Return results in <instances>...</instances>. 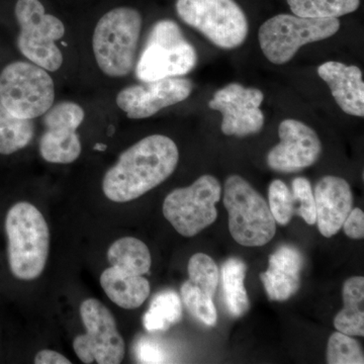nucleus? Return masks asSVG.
Here are the masks:
<instances>
[{"label": "nucleus", "mask_w": 364, "mask_h": 364, "mask_svg": "<svg viewBox=\"0 0 364 364\" xmlns=\"http://www.w3.org/2000/svg\"><path fill=\"white\" fill-rule=\"evenodd\" d=\"M345 234L351 239H363L364 237V213L360 208H352L351 212L345 219L343 226Z\"/></svg>", "instance_id": "32"}, {"label": "nucleus", "mask_w": 364, "mask_h": 364, "mask_svg": "<svg viewBox=\"0 0 364 364\" xmlns=\"http://www.w3.org/2000/svg\"><path fill=\"white\" fill-rule=\"evenodd\" d=\"M318 74L329 86L340 109L350 116H364L363 72L358 66H347L336 61L318 67Z\"/></svg>", "instance_id": "18"}, {"label": "nucleus", "mask_w": 364, "mask_h": 364, "mask_svg": "<svg viewBox=\"0 0 364 364\" xmlns=\"http://www.w3.org/2000/svg\"><path fill=\"white\" fill-rule=\"evenodd\" d=\"M128 86L119 91L117 105L130 119H147L191 95L193 82L188 78L169 77Z\"/></svg>", "instance_id": "14"}, {"label": "nucleus", "mask_w": 364, "mask_h": 364, "mask_svg": "<svg viewBox=\"0 0 364 364\" xmlns=\"http://www.w3.org/2000/svg\"><path fill=\"white\" fill-rule=\"evenodd\" d=\"M181 298L189 313L208 327L217 325V310L213 296L191 284L189 280L181 287Z\"/></svg>", "instance_id": "26"}, {"label": "nucleus", "mask_w": 364, "mask_h": 364, "mask_svg": "<svg viewBox=\"0 0 364 364\" xmlns=\"http://www.w3.org/2000/svg\"><path fill=\"white\" fill-rule=\"evenodd\" d=\"M304 258L298 248L282 245L269 256V267L260 274L268 299L284 301L291 299L301 286Z\"/></svg>", "instance_id": "17"}, {"label": "nucleus", "mask_w": 364, "mask_h": 364, "mask_svg": "<svg viewBox=\"0 0 364 364\" xmlns=\"http://www.w3.org/2000/svg\"><path fill=\"white\" fill-rule=\"evenodd\" d=\"M35 132L32 119L14 116L0 102V154L11 155L30 144Z\"/></svg>", "instance_id": "23"}, {"label": "nucleus", "mask_w": 364, "mask_h": 364, "mask_svg": "<svg viewBox=\"0 0 364 364\" xmlns=\"http://www.w3.org/2000/svg\"><path fill=\"white\" fill-rule=\"evenodd\" d=\"M6 231L11 273L21 280L37 279L49 257L50 231L44 215L32 203H16L7 213Z\"/></svg>", "instance_id": "2"}, {"label": "nucleus", "mask_w": 364, "mask_h": 364, "mask_svg": "<svg viewBox=\"0 0 364 364\" xmlns=\"http://www.w3.org/2000/svg\"><path fill=\"white\" fill-rule=\"evenodd\" d=\"M189 282L210 296H214L219 284V268L214 259L205 253H196L188 261Z\"/></svg>", "instance_id": "27"}, {"label": "nucleus", "mask_w": 364, "mask_h": 364, "mask_svg": "<svg viewBox=\"0 0 364 364\" xmlns=\"http://www.w3.org/2000/svg\"><path fill=\"white\" fill-rule=\"evenodd\" d=\"M327 363L330 364H363V352L360 345L349 335L333 333L328 342Z\"/></svg>", "instance_id": "28"}, {"label": "nucleus", "mask_w": 364, "mask_h": 364, "mask_svg": "<svg viewBox=\"0 0 364 364\" xmlns=\"http://www.w3.org/2000/svg\"><path fill=\"white\" fill-rule=\"evenodd\" d=\"M136 355L143 363H163L166 361L161 347L148 339L141 340L136 345Z\"/></svg>", "instance_id": "31"}, {"label": "nucleus", "mask_w": 364, "mask_h": 364, "mask_svg": "<svg viewBox=\"0 0 364 364\" xmlns=\"http://www.w3.org/2000/svg\"><path fill=\"white\" fill-rule=\"evenodd\" d=\"M198 63L195 47L176 21L161 20L151 28L136 62V75L143 82L186 75Z\"/></svg>", "instance_id": "4"}, {"label": "nucleus", "mask_w": 364, "mask_h": 364, "mask_svg": "<svg viewBox=\"0 0 364 364\" xmlns=\"http://www.w3.org/2000/svg\"><path fill=\"white\" fill-rule=\"evenodd\" d=\"M280 142L267 155L272 170L293 173L315 164L322 153L320 139L310 127L296 119H287L279 127Z\"/></svg>", "instance_id": "15"}, {"label": "nucleus", "mask_w": 364, "mask_h": 364, "mask_svg": "<svg viewBox=\"0 0 364 364\" xmlns=\"http://www.w3.org/2000/svg\"><path fill=\"white\" fill-rule=\"evenodd\" d=\"M224 203L229 215V230L237 243L246 247L267 245L277 233V222L269 205L247 181L228 177Z\"/></svg>", "instance_id": "5"}, {"label": "nucleus", "mask_w": 364, "mask_h": 364, "mask_svg": "<svg viewBox=\"0 0 364 364\" xmlns=\"http://www.w3.org/2000/svg\"><path fill=\"white\" fill-rule=\"evenodd\" d=\"M314 196L318 231L326 238H330L341 230L353 207L350 186L340 177L325 176L316 186Z\"/></svg>", "instance_id": "16"}, {"label": "nucleus", "mask_w": 364, "mask_h": 364, "mask_svg": "<svg viewBox=\"0 0 364 364\" xmlns=\"http://www.w3.org/2000/svg\"><path fill=\"white\" fill-rule=\"evenodd\" d=\"M269 208L277 224L284 225L291 222L296 214L293 193L289 191L286 183L279 179H275L269 186L268 191Z\"/></svg>", "instance_id": "29"}, {"label": "nucleus", "mask_w": 364, "mask_h": 364, "mask_svg": "<svg viewBox=\"0 0 364 364\" xmlns=\"http://www.w3.org/2000/svg\"><path fill=\"white\" fill-rule=\"evenodd\" d=\"M245 263L239 258H230L222 267V286L228 310L234 317L245 315L249 310V299L244 280Z\"/></svg>", "instance_id": "22"}, {"label": "nucleus", "mask_w": 364, "mask_h": 364, "mask_svg": "<svg viewBox=\"0 0 364 364\" xmlns=\"http://www.w3.org/2000/svg\"><path fill=\"white\" fill-rule=\"evenodd\" d=\"M85 117L82 107L73 102H58L48 109L39 144L43 159L54 164H70L78 159L82 148L76 131Z\"/></svg>", "instance_id": "12"}, {"label": "nucleus", "mask_w": 364, "mask_h": 364, "mask_svg": "<svg viewBox=\"0 0 364 364\" xmlns=\"http://www.w3.org/2000/svg\"><path fill=\"white\" fill-rule=\"evenodd\" d=\"M142 16L132 7H117L95 26L92 48L100 70L109 77H124L135 67Z\"/></svg>", "instance_id": "3"}, {"label": "nucleus", "mask_w": 364, "mask_h": 364, "mask_svg": "<svg viewBox=\"0 0 364 364\" xmlns=\"http://www.w3.org/2000/svg\"><path fill=\"white\" fill-rule=\"evenodd\" d=\"M36 364H70L71 361L59 352L54 350H41L35 358Z\"/></svg>", "instance_id": "33"}, {"label": "nucleus", "mask_w": 364, "mask_h": 364, "mask_svg": "<svg viewBox=\"0 0 364 364\" xmlns=\"http://www.w3.org/2000/svg\"><path fill=\"white\" fill-rule=\"evenodd\" d=\"M100 286L112 303L124 310H134L145 303L150 284L143 275H133L117 267L107 268L100 275Z\"/></svg>", "instance_id": "19"}, {"label": "nucleus", "mask_w": 364, "mask_h": 364, "mask_svg": "<svg viewBox=\"0 0 364 364\" xmlns=\"http://www.w3.org/2000/svg\"><path fill=\"white\" fill-rule=\"evenodd\" d=\"M176 11L186 25L223 49L238 48L247 38V18L234 0H177Z\"/></svg>", "instance_id": "7"}, {"label": "nucleus", "mask_w": 364, "mask_h": 364, "mask_svg": "<svg viewBox=\"0 0 364 364\" xmlns=\"http://www.w3.org/2000/svg\"><path fill=\"white\" fill-rule=\"evenodd\" d=\"M179 152L168 136H146L122 153L102 181L105 196L112 202L136 200L161 184L176 170Z\"/></svg>", "instance_id": "1"}, {"label": "nucleus", "mask_w": 364, "mask_h": 364, "mask_svg": "<svg viewBox=\"0 0 364 364\" xmlns=\"http://www.w3.org/2000/svg\"><path fill=\"white\" fill-rule=\"evenodd\" d=\"M344 309L334 318V326L339 332L349 336L364 335V279L353 277L345 282L343 289Z\"/></svg>", "instance_id": "20"}, {"label": "nucleus", "mask_w": 364, "mask_h": 364, "mask_svg": "<svg viewBox=\"0 0 364 364\" xmlns=\"http://www.w3.org/2000/svg\"><path fill=\"white\" fill-rule=\"evenodd\" d=\"M105 145H97L95 146V150H100V151H104L105 149Z\"/></svg>", "instance_id": "34"}, {"label": "nucleus", "mask_w": 364, "mask_h": 364, "mask_svg": "<svg viewBox=\"0 0 364 364\" xmlns=\"http://www.w3.org/2000/svg\"><path fill=\"white\" fill-rule=\"evenodd\" d=\"M86 333L75 337L73 349L83 363L119 364L124 356V341L117 331L116 318L97 299H87L80 306Z\"/></svg>", "instance_id": "11"}, {"label": "nucleus", "mask_w": 364, "mask_h": 364, "mask_svg": "<svg viewBox=\"0 0 364 364\" xmlns=\"http://www.w3.org/2000/svg\"><path fill=\"white\" fill-rule=\"evenodd\" d=\"M339 28L338 18L279 14L260 26L258 39L264 56L272 63L282 65L293 59L299 48L328 39L338 32Z\"/></svg>", "instance_id": "6"}, {"label": "nucleus", "mask_w": 364, "mask_h": 364, "mask_svg": "<svg viewBox=\"0 0 364 364\" xmlns=\"http://www.w3.org/2000/svg\"><path fill=\"white\" fill-rule=\"evenodd\" d=\"M181 318V298L174 291H166L152 299L149 310L144 315L143 324L149 332L166 331Z\"/></svg>", "instance_id": "24"}, {"label": "nucleus", "mask_w": 364, "mask_h": 364, "mask_svg": "<svg viewBox=\"0 0 364 364\" xmlns=\"http://www.w3.org/2000/svg\"><path fill=\"white\" fill-rule=\"evenodd\" d=\"M221 195L220 181L205 174L188 188L172 191L163 203V215L182 236H196L217 220Z\"/></svg>", "instance_id": "10"}, {"label": "nucleus", "mask_w": 364, "mask_h": 364, "mask_svg": "<svg viewBox=\"0 0 364 364\" xmlns=\"http://www.w3.org/2000/svg\"><path fill=\"white\" fill-rule=\"evenodd\" d=\"M107 260L111 267L133 275L149 272L152 263L148 246L134 237H124L114 241L107 251Z\"/></svg>", "instance_id": "21"}, {"label": "nucleus", "mask_w": 364, "mask_h": 364, "mask_svg": "<svg viewBox=\"0 0 364 364\" xmlns=\"http://www.w3.org/2000/svg\"><path fill=\"white\" fill-rule=\"evenodd\" d=\"M16 18L21 26L18 47L21 54L45 70H59L63 55L56 45L65 35V26L56 16L46 14L39 0H18Z\"/></svg>", "instance_id": "9"}, {"label": "nucleus", "mask_w": 364, "mask_h": 364, "mask_svg": "<svg viewBox=\"0 0 364 364\" xmlns=\"http://www.w3.org/2000/svg\"><path fill=\"white\" fill-rule=\"evenodd\" d=\"M291 193L296 214L308 225L316 224V203L310 181L305 177H296L291 184Z\"/></svg>", "instance_id": "30"}, {"label": "nucleus", "mask_w": 364, "mask_h": 364, "mask_svg": "<svg viewBox=\"0 0 364 364\" xmlns=\"http://www.w3.org/2000/svg\"><path fill=\"white\" fill-rule=\"evenodd\" d=\"M262 91L231 83L215 93L208 107L223 114L222 132L226 136H246L259 133L264 124L260 105Z\"/></svg>", "instance_id": "13"}, {"label": "nucleus", "mask_w": 364, "mask_h": 364, "mask_svg": "<svg viewBox=\"0 0 364 364\" xmlns=\"http://www.w3.org/2000/svg\"><path fill=\"white\" fill-rule=\"evenodd\" d=\"M54 100V81L42 67L18 61L0 73V102L14 116L30 119L43 116Z\"/></svg>", "instance_id": "8"}, {"label": "nucleus", "mask_w": 364, "mask_h": 364, "mask_svg": "<svg viewBox=\"0 0 364 364\" xmlns=\"http://www.w3.org/2000/svg\"><path fill=\"white\" fill-rule=\"evenodd\" d=\"M294 16L310 18H338L354 13L360 0H287Z\"/></svg>", "instance_id": "25"}]
</instances>
